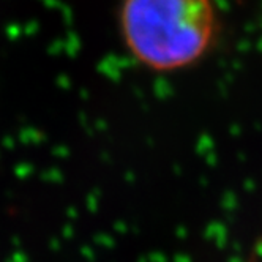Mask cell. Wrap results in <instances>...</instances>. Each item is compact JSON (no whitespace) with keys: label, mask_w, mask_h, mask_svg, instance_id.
<instances>
[{"label":"cell","mask_w":262,"mask_h":262,"mask_svg":"<svg viewBox=\"0 0 262 262\" xmlns=\"http://www.w3.org/2000/svg\"><path fill=\"white\" fill-rule=\"evenodd\" d=\"M119 33L133 60L152 73L202 62L220 38L215 0H120Z\"/></svg>","instance_id":"cell-1"}]
</instances>
